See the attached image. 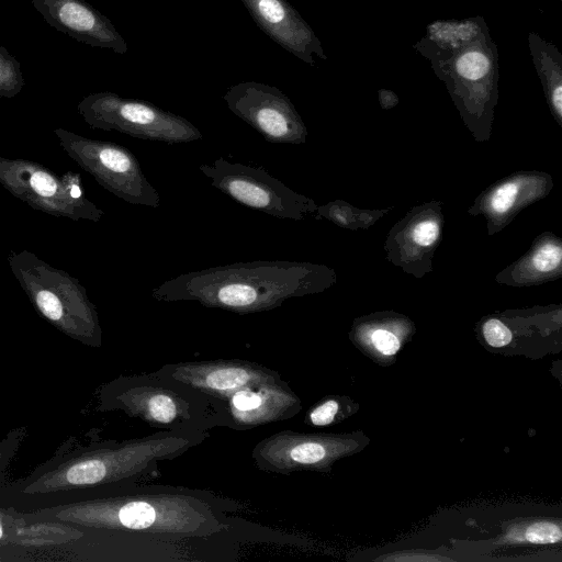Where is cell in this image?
<instances>
[{"instance_id":"obj_3","label":"cell","mask_w":562,"mask_h":562,"mask_svg":"<svg viewBox=\"0 0 562 562\" xmlns=\"http://www.w3.org/2000/svg\"><path fill=\"white\" fill-rule=\"evenodd\" d=\"M324 268L288 260H256L182 273L151 290L158 302L195 301L236 314L266 312L288 299L318 291Z\"/></svg>"},{"instance_id":"obj_4","label":"cell","mask_w":562,"mask_h":562,"mask_svg":"<svg viewBox=\"0 0 562 562\" xmlns=\"http://www.w3.org/2000/svg\"><path fill=\"white\" fill-rule=\"evenodd\" d=\"M98 398L99 411H122L159 429L210 434L220 426L217 400L157 371L117 376Z\"/></svg>"},{"instance_id":"obj_10","label":"cell","mask_w":562,"mask_h":562,"mask_svg":"<svg viewBox=\"0 0 562 562\" xmlns=\"http://www.w3.org/2000/svg\"><path fill=\"white\" fill-rule=\"evenodd\" d=\"M227 108L273 144L305 143L306 127L293 103L279 88L243 81L223 95Z\"/></svg>"},{"instance_id":"obj_6","label":"cell","mask_w":562,"mask_h":562,"mask_svg":"<svg viewBox=\"0 0 562 562\" xmlns=\"http://www.w3.org/2000/svg\"><path fill=\"white\" fill-rule=\"evenodd\" d=\"M78 113L93 130L117 131L132 137L180 144L202 139V133L190 121L148 101L95 92L77 105Z\"/></svg>"},{"instance_id":"obj_20","label":"cell","mask_w":562,"mask_h":562,"mask_svg":"<svg viewBox=\"0 0 562 562\" xmlns=\"http://www.w3.org/2000/svg\"><path fill=\"white\" fill-rule=\"evenodd\" d=\"M518 193L515 182H505L499 186L491 198V207L495 213L503 214L514 205Z\"/></svg>"},{"instance_id":"obj_13","label":"cell","mask_w":562,"mask_h":562,"mask_svg":"<svg viewBox=\"0 0 562 562\" xmlns=\"http://www.w3.org/2000/svg\"><path fill=\"white\" fill-rule=\"evenodd\" d=\"M220 426L233 430L283 422L302 408L299 396L284 380L240 389L217 401Z\"/></svg>"},{"instance_id":"obj_17","label":"cell","mask_w":562,"mask_h":562,"mask_svg":"<svg viewBox=\"0 0 562 562\" xmlns=\"http://www.w3.org/2000/svg\"><path fill=\"white\" fill-rule=\"evenodd\" d=\"M491 69V60L481 50L472 49L461 54L456 60V71L467 80H480Z\"/></svg>"},{"instance_id":"obj_1","label":"cell","mask_w":562,"mask_h":562,"mask_svg":"<svg viewBox=\"0 0 562 562\" xmlns=\"http://www.w3.org/2000/svg\"><path fill=\"white\" fill-rule=\"evenodd\" d=\"M239 510L241 504L211 491L128 483L95 491L75 502L44 507L34 516L80 531L182 540L229 532L238 521L229 514Z\"/></svg>"},{"instance_id":"obj_9","label":"cell","mask_w":562,"mask_h":562,"mask_svg":"<svg viewBox=\"0 0 562 562\" xmlns=\"http://www.w3.org/2000/svg\"><path fill=\"white\" fill-rule=\"evenodd\" d=\"M200 171L211 186L236 202L278 218L302 220L315 209L314 202L286 187L262 167L218 157L201 164Z\"/></svg>"},{"instance_id":"obj_5","label":"cell","mask_w":562,"mask_h":562,"mask_svg":"<svg viewBox=\"0 0 562 562\" xmlns=\"http://www.w3.org/2000/svg\"><path fill=\"white\" fill-rule=\"evenodd\" d=\"M7 261L42 318L83 345H102V329L97 307L77 278L25 249L11 250Z\"/></svg>"},{"instance_id":"obj_11","label":"cell","mask_w":562,"mask_h":562,"mask_svg":"<svg viewBox=\"0 0 562 562\" xmlns=\"http://www.w3.org/2000/svg\"><path fill=\"white\" fill-rule=\"evenodd\" d=\"M156 371L217 401L247 386L283 380L278 371L244 359L168 363Z\"/></svg>"},{"instance_id":"obj_8","label":"cell","mask_w":562,"mask_h":562,"mask_svg":"<svg viewBox=\"0 0 562 562\" xmlns=\"http://www.w3.org/2000/svg\"><path fill=\"white\" fill-rule=\"evenodd\" d=\"M64 151L105 190L123 201L158 207L160 195L145 177L136 156L126 147L58 127L54 130Z\"/></svg>"},{"instance_id":"obj_24","label":"cell","mask_w":562,"mask_h":562,"mask_svg":"<svg viewBox=\"0 0 562 562\" xmlns=\"http://www.w3.org/2000/svg\"><path fill=\"white\" fill-rule=\"evenodd\" d=\"M439 236V227L435 222L425 221L417 224L413 232L414 240L420 246H429Z\"/></svg>"},{"instance_id":"obj_21","label":"cell","mask_w":562,"mask_h":562,"mask_svg":"<svg viewBox=\"0 0 562 562\" xmlns=\"http://www.w3.org/2000/svg\"><path fill=\"white\" fill-rule=\"evenodd\" d=\"M562 260V250L558 245L547 244L543 245L535 254L533 265L540 272H549L554 270Z\"/></svg>"},{"instance_id":"obj_14","label":"cell","mask_w":562,"mask_h":562,"mask_svg":"<svg viewBox=\"0 0 562 562\" xmlns=\"http://www.w3.org/2000/svg\"><path fill=\"white\" fill-rule=\"evenodd\" d=\"M34 9L55 30L79 43L127 53L128 46L113 23L85 0H30Z\"/></svg>"},{"instance_id":"obj_25","label":"cell","mask_w":562,"mask_h":562,"mask_svg":"<svg viewBox=\"0 0 562 562\" xmlns=\"http://www.w3.org/2000/svg\"><path fill=\"white\" fill-rule=\"evenodd\" d=\"M18 439V437H11L0 442V474H2L4 468L13 456L16 449Z\"/></svg>"},{"instance_id":"obj_16","label":"cell","mask_w":562,"mask_h":562,"mask_svg":"<svg viewBox=\"0 0 562 562\" xmlns=\"http://www.w3.org/2000/svg\"><path fill=\"white\" fill-rule=\"evenodd\" d=\"M24 85L20 61L0 45V98L15 97Z\"/></svg>"},{"instance_id":"obj_23","label":"cell","mask_w":562,"mask_h":562,"mask_svg":"<svg viewBox=\"0 0 562 562\" xmlns=\"http://www.w3.org/2000/svg\"><path fill=\"white\" fill-rule=\"evenodd\" d=\"M373 346L383 355L392 356L396 353L401 347L398 338L385 329H376L371 335Z\"/></svg>"},{"instance_id":"obj_12","label":"cell","mask_w":562,"mask_h":562,"mask_svg":"<svg viewBox=\"0 0 562 562\" xmlns=\"http://www.w3.org/2000/svg\"><path fill=\"white\" fill-rule=\"evenodd\" d=\"M341 451L342 446L335 437L285 429L258 441L251 459L260 471L289 475L305 470H325Z\"/></svg>"},{"instance_id":"obj_18","label":"cell","mask_w":562,"mask_h":562,"mask_svg":"<svg viewBox=\"0 0 562 562\" xmlns=\"http://www.w3.org/2000/svg\"><path fill=\"white\" fill-rule=\"evenodd\" d=\"M562 532L559 526L548 522L540 521L531 525L526 530L525 538L531 543H554L561 540Z\"/></svg>"},{"instance_id":"obj_15","label":"cell","mask_w":562,"mask_h":562,"mask_svg":"<svg viewBox=\"0 0 562 562\" xmlns=\"http://www.w3.org/2000/svg\"><path fill=\"white\" fill-rule=\"evenodd\" d=\"M250 16L273 42L313 65V55L326 58L311 26L288 0H240Z\"/></svg>"},{"instance_id":"obj_22","label":"cell","mask_w":562,"mask_h":562,"mask_svg":"<svg viewBox=\"0 0 562 562\" xmlns=\"http://www.w3.org/2000/svg\"><path fill=\"white\" fill-rule=\"evenodd\" d=\"M485 340L492 347H503L510 342V330L498 319H490L483 326Z\"/></svg>"},{"instance_id":"obj_26","label":"cell","mask_w":562,"mask_h":562,"mask_svg":"<svg viewBox=\"0 0 562 562\" xmlns=\"http://www.w3.org/2000/svg\"><path fill=\"white\" fill-rule=\"evenodd\" d=\"M3 540V517L0 514V541Z\"/></svg>"},{"instance_id":"obj_7","label":"cell","mask_w":562,"mask_h":562,"mask_svg":"<svg viewBox=\"0 0 562 562\" xmlns=\"http://www.w3.org/2000/svg\"><path fill=\"white\" fill-rule=\"evenodd\" d=\"M0 184L32 209L56 217L97 223L104 215L85 194L77 172L58 176L36 161L0 156Z\"/></svg>"},{"instance_id":"obj_19","label":"cell","mask_w":562,"mask_h":562,"mask_svg":"<svg viewBox=\"0 0 562 562\" xmlns=\"http://www.w3.org/2000/svg\"><path fill=\"white\" fill-rule=\"evenodd\" d=\"M338 412L339 403L336 400H326L307 412L305 416V424L327 426L335 420Z\"/></svg>"},{"instance_id":"obj_2","label":"cell","mask_w":562,"mask_h":562,"mask_svg":"<svg viewBox=\"0 0 562 562\" xmlns=\"http://www.w3.org/2000/svg\"><path fill=\"white\" fill-rule=\"evenodd\" d=\"M209 436L161 429L140 438L63 451L16 482L14 491L26 498L75 494L77 501L110 486L145 483L159 476L160 461L182 456Z\"/></svg>"}]
</instances>
